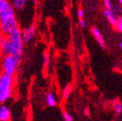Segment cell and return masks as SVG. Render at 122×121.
Wrapping results in <instances>:
<instances>
[{"mask_svg": "<svg viewBox=\"0 0 122 121\" xmlns=\"http://www.w3.org/2000/svg\"><path fill=\"white\" fill-rule=\"evenodd\" d=\"M103 13H104L105 17L107 18L108 21L110 23V25H112L113 26H115L117 21H118L119 18H120L118 15V12L114 10H106V9H105Z\"/></svg>", "mask_w": 122, "mask_h": 121, "instance_id": "cell-5", "label": "cell"}, {"mask_svg": "<svg viewBox=\"0 0 122 121\" xmlns=\"http://www.w3.org/2000/svg\"><path fill=\"white\" fill-rule=\"evenodd\" d=\"M119 47H120V50L122 51V42H119Z\"/></svg>", "mask_w": 122, "mask_h": 121, "instance_id": "cell-23", "label": "cell"}, {"mask_svg": "<svg viewBox=\"0 0 122 121\" xmlns=\"http://www.w3.org/2000/svg\"><path fill=\"white\" fill-rule=\"evenodd\" d=\"M103 5H104L106 10H114V4H113L112 1H110V0H104L103 1Z\"/></svg>", "mask_w": 122, "mask_h": 121, "instance_id": "cell-14", "label": "cell"}, {"mask_svg": "<svg viewBox=\"0 0 122 121\" xmlns=\"http://www.w3.org/2000/svg\"><path fill=\"white\" fill-rule=\"evenodd\" d=\"M84 113H85V114H86V115H89V114H90L89 109H88V108H86V109H85V111H84Z\"/></svg>", "mask_w": 122, "mask_h": 121, "instance_id": "cell-22", "label": "cell"}, {"mask_svg": "<svg viewBox=\"0 0 122 121\" xmlns=\"http://www.w3.org/2000/svg\"><path fill=\"white\" fill-rule=\"evenodd\" d=\"M79 25H80L81 28H85L86 25V20L84 19H81V20H79Z\"/></svg>", "mask_w": 122, "mask_h": 121, "instance_id": "cell-21", "label": "cell"}, {"mask_svg": "<svg viewBox=\"0 0 122 121\" xmlns=\"http://www.w3.org/2000/svg\"><path fill=\"white\" fill-rule=\"evenodd\" d=\"M114 114H116V115H120L122 113V104L120 101H117V102H114Z\"/></svg>", "mask_w": 122, "mask_h": 121, "instance_id": "cell-12", "label": "cell"}, {"mask_svg": "<svg viewBox=\"0 0 122 121\" xmlns=\"http://www.w3.org/2000/svg\"><path fill=\"white\" fill-rule=\"evenodd\" d=\"M14 82H15L14 76H8V75L2 73L1 78H0V91H9V90H12Z\"/></svg>", "mask_w": 122, "mask_h": 121, "instance_id": "cell-3", "label": "cell"}, {"mask_svg": "<svg viewBox=\"0 0 122 121\" xmlns=\"http://www.w3.org/2000/svg\"><path fill=\"white\" fill-rule=\"evenodd\" d=\"M1 75H2V73H0V78H1Z\"/></svg>", "mask_w": 122, "mask_h": 121, "instance_id": "cell-25", "label": "cell"}, {"mask_svg": "<svg viewBox=\"0 0 122 121\" xmlns=\"http://www.w3.org/2000/svg\"><path fill=\"white\" fill-rule=\"evenodd\" d=\"M36 35V27L31 25L21 30V38L24 43H29L31 42Z\"/></svg>", "mask_w": 122, "mask_h": 121, "instance_id": "cell-4", "label": "cell"}, {"mask_svg": "<svg viewBox=\"0 0 122 121\" xmlns=\"http://www.w3.org/2000/svg\"><path fill=\"white\" fill-rule=\"evenodd\" d=\"M10 41L12 48V56L21 58L23 54V48H24V42L21 38V30L18 29L14 31L11 35L8 36Z\"/></svg>", "mask_w": 122, "mask_h": 121, "instance_id": "cell-2", "label": "cell"}, {"mask_svg": "<svg viewBox=\"0 0 122 121\" xmlns=\"http://www.w3.org/2000/svg\"><path fill=\"white\" fill-rule=\"evenodd\" d=\"M121 64H122V61H121Z\"/></svg>", "mask_w": 122, "mask_h": 121, "instance_id": "cell-26", "label": "cell"}, {"mask_svg": "<svg viewBox=\"0 0 122 121\" xmlns=\"http://www.w3.org/2000/svg\"><path fill=\"white\" fill-rule=\"evenodd\" d=\"M77 15H78V17L80 20L83 19L84 18V10H82V9H78V10H77Z\"/></svg>", "mask_w": 122, "mask_h": 121, "instance_id": "cell-19", "label": "cell"}, {"mask_svg": "<svg viewBox=\"0 0 122 121\" xmlns=\"http://www.w3.org/2000/svg\"><path fill=\"white\" fill-rule=\"evenodd\" d=\"M4 38V36L2 34V32L0 31V56L2 55V43H3Z\"/></svg>", "mask_w": 122, "mask_h": 121, "instance_id": "cell-20", "label": "cell"}, {"mask_svg": "<svg viewBox=\"0 0 122 121\" xmlns=\"http://www.w3.org/2000/svg\"><path fill=\"white\" fill-rule=\"evenodd\" d=\"M119 4H120V6L122 7V0H120V1H119Z\"/></svg>", "mask_w": 122, "mask_h": 121, "instance_id": "cell-24", "label": "cell"}, {"mask_svg": "<svg viewBox=\"0 0 122 121\" xmlns=\"http://www.w3.org/2000/svg\"><path fill=\"white\" fill-rule=\"evenodd\" d=\"M12 96H13V90H9L5 91H0V104L10 99Z\"/></svg>", "mask_w": 122, "mask_h": 121, "instance_id": "cell-10", "label": "cell"}, {"mask_svg": "<svg viewBox=\"0 0 122 121\" xmlns=\"http://www.w3.org/2000/svg\"><path fill=\"white\" fill-rule=\"evenodd\" d=\"M10 4V2H9L7 0H0V12L3 11Z\"/></svg>", "mask_w": 122, "mask_h": 121, "instance_id": "cell-17", "label": "cell"}, {"mask_svg": "<svg viewBox=\"0 0 122 121\" xmlns=\"http://www.w3.org/2000/svg\"><path fill=\"white\" fill-rule=\"evenodd\" d=\"M2 55L3 56H10L12 55V48L10 41L8 36H4L2 43Z\"/></svg>", "mask_w": 122, "mask_h": 121, "instance_id": "cell-6", "label": "cell"}, {"mask_svg": "<svg viewBox=\"0 0 122 121\" xmlns=\"http://www.w3.org/2000/svg\"><path fill=\"white\" fill-rule=\"evenodd\" d=\"M115 28L117 29V30L122 33V17L119 18L118 21L116 23V25H115Z\"/></svg>", "mask_w": 122, "mask_h": 121, "instance_id": "cell-18", "label": "cell"}, {"mask_svg": "<svg viewBox=\"0 0 122 121\" xmlns=\"http://www.w3.org/2000/svg\"><path fill=\"white\" fill-rule=\"evenodd\" d=\"M92 34L93 35V36L95 37V39L97 41V42L99 43V45L101 46L102 47H105V41L103 36L102 35L101 31L96 27L92 28Z\"/></svg>", "mask_w": 122, "mask_h": 121, "instance_id": "cell-9", "label": "cell"}, {"mask_svg": "<svg viewBox=\"0 0 122 121\" xmlns=\"http://www.w3.org/2000/svg\"><path fill=\"white\" fill-rule=\"evenodd\" d=\"M27 3L26 0H14L10 2V4L15 11H23L26 9Z\"/></svg>", "mask_w": 122, "mask_h": 121, "instance_id": "cell-7", "label": "cell"}, {"mask_svg": "<svg viewBox=\"0 0 122 121\" xmlns=\"http://www.w3.org/2000/svg\"><path fill=\"white\" fill-rule=\"evenodd\" d=\"M46 102L49 107H55L57 104V99L53 93H48L46 96Z\"/></svg>", "mask_w": 122, "mask_h": 121, "instance_id": "cell-11", "label": "cell"}, {"mask_svg": "<svg viewBox=\"0 0 122 121\" xmlns=\"http://www.w3.org/2000/svg\"><path fill=\"white\" fill-rule=\"evenodd\" d=\"M63 117H64V120L65 121H74V118L71 115L70 113L65 111L63 113Z\"/></svg>", "mask_w": 122, "mask_h": 121, "instance_id": "cell-15", "label": "cell"}, {"mask_svg": "<svg viewBox=\"0 0 122 121\" xmlns=\"http://www.w3.org/2000/svg\"><path fill=\"white\" fill-rule=\"evenodd\" d=\"M71 91H72V87H71V86H70V85L66 86L63 91V98L65 99V100L68 99L70 95H71Z\"/></svg>", "mask_w": 122, "mask_h": 121, "instance_id": "cell-13", "label": "cell"}, {"mask_svg": "<svg viewBox=\"0 0 122 121\" xmlns=\"http://www.w3.org/2000/svg\"><path fill=\"white\" fill-rule=\"evenodd\" d=\"M49 61H50L49 54H48V53H44V54H43V64H44V66L45 67L48 66V64H49Z\"/></svg>", "mask_w": 122, "mask_h": 121, "instance_id": "cell-16", "label": "cell"}, {"mask_svg": "<svg viewBox=\"0 0 122 121\" xmlns=\"http://www.w3.org/2000/svg\"><path fill=\"white\" fill-rule=\"evenodd\" d=\"M20 60L21 58L15 57L12 55L3 56L1 60V70L3 71V74L14 76L20 63Z\"/></svg>", "mask_w": 122, "mask_h": 121, "instance_id": "cell-1", "label": "cell"}, {"mask_svg": "<svg viewBox=\"0 0 122 121\" xmlns=\"http://www.w3.org/2000/svg\"><path fill=\"white\" fill-rule=\"evenodd\" d=\"M11 118V113L7 106H0V121H10Z\"/></svg>", "mask_w": 122, "mask_h": 121, "instance_id": "cell-8", "label": "cell"}]
</instances>
